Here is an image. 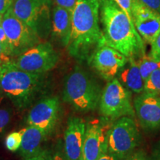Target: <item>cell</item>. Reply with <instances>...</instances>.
Returning a JSON list of instances; mask_svg holds the SVG:
<instances>
[{"label":"cell","mask_w":160,"mask_h":160,"mask_svg":"<svg viewBox=\"0 0 160 160\" xmlns=\"http://www.w3.org/2000/svg\"><path fill=\"white\" fill-rule=\"evenodd\" d=\"M103 43L126 57L139 59L146 54L145 42L133 23L113 0H100Z\"/></svg>","instance_id":"cell-1"},{"label":"cell","mask_w":160,"mask_h":160,"mask_svg":"<svg viewBox=\"0 0 160 160\" xmlns=\"http://www.w3.org/2000/svg\"><path fill=\"white\" fill-rule=\"evenodd\" d=\"M100 0H77L72 11V26L68 53L80 61L88 59L100 45H104L99 25Z\"/></svg>","instance_id":"cell-2"},{"label":"cell","mask_w":160,"mask_h":160,"mask_svg":"<svg viewBox=\"0 0 160 160\" xmlns=\"http://www.w3.org/2000/svg\"><path fill=\"white\" fill-rule=\"evenodd\" d=\"M0 85L15 107L24 110L42 94L47 86V79L44 73L22 71L10 62L2 65Z\"/></svg>","instance_id":"cell-3"},{"label":"cell","mask_w":160,"mask_h":160,"mask_svg":"<svg viewBox=\"0 0 160 160\" xmlns=\"http://www.w3.org/2000/svg\"><path fill=\"white\" fill-rule=\"evenodd\" d=\"M102 92L99 84L87 71L76 67L66 77L63 100L77 111H93L99 107Z\"/></svg>","instance_id":"cell-4"},{"label":"cell","mask_w":160,"mask_h":160,"mask_svg":"<svg viewBox=\"0 0 160 160\" xmlns=\"http://www.w3.org/2000/svg\"><path fill=\"white\" fill-rule=\"evenodd\" d=\"M99 108L101 115L108 121L114 122L124 117L136 118L131 92L116 78L102 90Z\"/></svg>","instance_id":"cell-5"},{"label":"cell","mask_w":160,"mask_h":160,"mask_svg":"<svg viewBox=\"0 0 160 160\" xmlns=\"http://www.w3.org/2000/svg\"><path fill=\"white\" fill-rule=\"evenodd\" d=\"M108 152L124 160L140 142V133L134 119L124 117L113 122L106 133Z\"/></svg>","instance_id":"cell-6"},{"label":"cell","mask_w":160,"mask_h":160,"mask_svg":"<svg viewBox=\"0 0 160 160\" xmlns=\"http://www.w3.org/2000/svg\"><path fill=\"white\" fill-rule=\"evenodd\" d=\"M51 2L49 0H14L11 9L17 17L27 24L41 39L51 31Z\"/></svg>","instance_id":"cell-7"},{"label":"cell","mask_w":160,"mask_h":160,"mask_svg":"<svg viewBox=\"0 0 160 160\" xmlns=\"http://www.w3.org/2000/svg\"><path fill=\"white\" fill-rule=\"evenodd\" d=\"M1 25L8 40L11 56L19 57L24 52L41 42L39 37L27 24L19 19L11 8L3 14Z\"/></svg>","instance_id":"cell-8"},{"label":"cell","mask_w":160,"mask_h":160,"mask_svg":"<svg viewBox=\"0 0 160 160\" xmlns=\"http://www.w3.org/2000/svg\"><path fill=\"white\" fill-rule=\"evenodd\" d=\"M59 59V53L50 42H40L17 59L11 62L15 67L33 73H45L54 68Z\"/></svg>","instance_id":"cell-9"},{"label":"cell","mask_w":160,"mask_h":160,"mask_svg":"<svg viewBox=\"0 0 160 160\" xmlns=\"http://www.w3.org/2000/svg\"><path fill=\"white\" fill-rule=\"evenodd\" d=\"M88 64L100 77L109 82L122 70L128 58L113 48L100 45L88 59Z\"/></svg>","instance_id":"cell-10"},{"label":"cell","mask_w":160,"mask_h":160,"mask_svg":"<svg viewBox=\"0 0 160 160\" xmlns=\"http://www.w3.org/2000/svg\"><path fill=\"white\" fill-rule=\"evenodd\" d=\"M136 118L140 126L146 131L160 128V95L143 93L136 97L133 102Z\"/></svg>","instance_id":"cell-11"},{"label":"cell","mask_w":160,"mask_h":160,"mask_svg":"<svg viewBox=\"0 0 160 160\" xmlns=\"http://www.w3.org/2000/svg\"><path fill=\"white\" fill-rule=\"evenodd\" d=\"M59 102L57 97L39 100L32 107L28 115V125L39 128L47 133L53 131L59 117Z\"/></svg>","instance_id":"cell-12"},{"label":"cell","mask_w":160,"mask_h":160,"mask_svg":"<svg viewBox=\"0 0 160 160\" xmlns=\"http://www.w3.org/2000/svg\"><path fill=\"white\" fill-rule=\"evenodd\" d=\"M108 128H106V126L98 119L86 124L85 139L79 160H98L108 152L106 133Z\"/></svg>","instance_id":"cell-13"},{"label":"cell","mask_w":160,"mask_h":160,"mask_svg":"<svg viewBox=\"0 0 160 160\" xmlns=\"http://www.w3.org/2000/svg\"><path fill=\"white\" fill-rule=\"evenodd\" d=\"M86 131V123L79 117L68 122L64 136V153L67 160H79Z\"/></svg>","instance_id":"cell-14"},{"label":"cell","mask_w":160,"mask_h":160,"mask_svg":"<svg viewBox=\"0 0 160 160\" xmlns=\"http://www.w3.org/2000/svg\"><path fill=\"white\" fill-rule=\"evenodd\" d=\"M72 26V11L53 6L51 14L52 34L62 45L67 47Z\"/></svg>","instance_id":"cell-15"},{"label":"cell","mask_w":160,"mask_h":160,"mask_svg":"<svg viewBox=\"0 0 160 160\" xmlns=\"http://www.w3.org/2000/svg\"><path fill=\"white\" fill-rule=\"evenodd\" d=\"M22 131V137L19 150L20 154L25 159L37 154L41 150V145L47 137V133L39 128L31 125H28Z\"/></svg>","instance_id":"cell-16"},{"label":"cell","mask_w":160,"mask_h":160,"mask_svg":"<svg viewBox=\"0 0 160 160\" xmlns=\"http://www.w3.org/2000/svg\"><path fill=\"white\" fill-rule=\"evenodd\" d=\"M119 80L131 92L137 94L143 93L145 80L140 73L137 59L128 58L127 65L119 72Z\"/></svg>","instance_id":"cell-17"},{"label":"cell","mask_w":160,"mask_h":160,"mask_svg":"<svg viewBox=\"0 0 160 160\" xmlns=\"http://www.w3.org/2000/svg\"><path fill=\"white\" fill-rule=\"evenodd\" d=\"M136 29L144 42L151 45L160 33V15L154 13L150 17L133 20Z\"/></svg>","instance_id":"cell-18"},{"label":"cell","mask_w":160,"mask_h":160,"mask_svg":"<svg viewBox=\"0 0 160 160\" xmlns=\"http://www.w3.org/2000/svg\"><path fill=\"white\" fill-rule=\"evenodd\" d=\"M140 73L143 79L145 80L152 72L160 68V60L153 59L149 55H143L137 59Z\"/></svg>","instance_id":"cell-19"},{"label":"cell","mask_w":160,"mask_h":160,"mask_svg":"<svg viewBox=\"0 0 160 160\" xmlns=\"http://www.w3.org/2000/svg\"><path fill=\"white\" fill-rule=\"evenodd\" d=\"M144 92L160 95V68L152 72L145 80Z\"/></svg>","instance_id":"cell-20"},{"label":"cell","mask_w":160,"mask_h":160,"mask_svg":"<svg viewBox=\"0 0 160 160\" xmlns=\"http://www.w3.org/2000/svg\"><path fill=\"white\" fill-rule=\"evenodd\" d=\"M22 131L13 132L8 136L5 139V146L10 151L15 152L19 149L22 143Z\"/></svg>","instance_id":"cell-21"},{"label":"cell","mask_w":160,"mask_h":160,"mask_svg":"<svg viewBox=\"0 0 160 160\" xmlns=\"http://www.w3.org/2000/svg\"><path fill=\"white\" fill-rule=\"evenodd\" d=\"M53 159V152L46 148H42L37 154L33 157L25 159L24 160H52Z\"/></svg>","instance_id":"cell-22"},{"label":"cell","mask_w":160,"mask_h":160,"mask_svg":"<svg viewBox=\"0 0 160 160\" xmlns=\"http://www.w3.org/2000/svg\"><path fill=\"white\" fill-rule=\"evenodd\" d=\"M11 111L5 108L0 109V133L2 132L11 119Z\"/></svg>","instance_id":"cell-23"},{"label":"cell","mask_w":160,"mask_h":160,"mask_svg":"<svg viewBox=\"0 0 160 160\" xmlns=\"http://www.w3.org/2000/svg\"><path fill=\"white\" fill-rule=\"evenodd\" d=\"M151 45V48L148 55L153 59L160 60V33Z\"/></svg>","instance_id":"cell-24"},{"label":"cell","mask_w":160,"mask_h":160,"mask_svg":"<svg viewBox=\"0 0 160 160\" xmlns=\"http://www.w3.org/2000/svg\"><path fill=\"white\" fill-rule=\"evenodd\" d=\"M113 1L119 5L120 8L125 12L130 19H133L131 13V5L133 0H113Z\"/></svg>","instance_id":"cell-25"},{"label":"cell","mask_w":160,"mask_h":160,"mask_svg":"<svg viewBox=\"0 0 160 160\" xmlns=\"http://www.w3.org/2000/svg\"><path fill=\"white\" fill-rule=\"evenodd\" d=\"M148 8L160 15V0H138Z\"/></svg>","instance_id":"cell-26"},{"label":"cell","mask_w":160,"mask_h":160,"mask_svg":"<svg viewBox=\"0 0 160 160\" xmlns=\"http://www.w3.org/2000/svg\"><path fill=\"white\" fill-rule=\"evenodd\" d=\"M77 0H53V3L54 6L63 8L72 11L74 8Z\"/></svg>","instance_id":"cell-27"},{"label":"cell","mask_w":160,"mask_h":160,"mask_svg":"<svg viewBox=\"0 0 160 160\" xmlns=\"http://www.w3.org/2000/svg\"><path fill=\"white\" fill-rule=\"evenodd\" d=\"M9 56H11V50L9 48L0 43V59H2L5 64L9 63L11 62Z\"/></svg>","instance_id":"cell-28"},{"label":"cell","mask_w":160,"mask_h":160,"mask_svg":"<svg viewBox=\"0 0 160 160\" xmlns=\"http://www.w3.org/2000/svg\"><path fill=\"white\" fill-rule=\"evenodd\" d=\"M52 160H67L65 153H64V149L62 148V146L60 141L57 145L54 152L53 153V159Z\"/></svg>","instance_id":"cell-29"},{"label":"cell","mask_w":160,"mask_h":160,"mask_svg":"<svg viewBox=\"0 0 160 160\" xmlns=\"http://www.w3.org/2000/svg\"><path fill=\"white\" fill-rule=\"evenodd\" d=\"M124 160H149L145 152L142 151H134Z\"/></svg>","instance_id":"cell-30"},{"label":"cell","mask_w":160,"mask_h":160,"mask_svg":"<svg viewBox=\"0 0 160 160\" xmlns=\"http://www.w3.org/2000/svg\"><path fill=\"white\" fill-rule=\"evenodd\" d=\"M14 0H0V13L4 14L11 7Z\"/></svg>","instance_id":"cell-31"},{"label":"cell","mask_w":160,"mask_h":160,"mask_svg":"<svg viewBox=\"0 0 160 160\" xmlns=\"http://www.w3.org/2000/svg\"><path fill=\"white\" fill-rule=\"evenodd\" d=\"M151 160H160V141L156 144L152 151Z\"/></svg>","instance_id":"cell-32"},{"label":"cell","mask_w":160,"mask_h":160,"mask_svg":"<svg viewBox=\"0 0 160 160\" xmlns=\"http://www.w3.org/2000/svg\"><path fill=\"white\" fill-rule=\"evenodd\" d=\"M0 43L9 48L8 37H7V36H6L5 32V31H4L2 26V25H0Z\"/></svg>","instance_id":"cell-33"},{"label":"cell","mask_w":160,"mask_h":160,"mask_svg":"<svg viewBox=\"0 0 160 160\" xmlns=\"http://www.w3.org/2000/svg\"><path fill=\"white\" fill-rule=\"evenodd\" d=\"M98 160H119L109 152H106Z\"/></svg>","instance_id":"cell-34"},{"label":"cell","mask_w":160,"mask_h":160,"mask_svg":"<svg viewBox=\"0 0 160 160\" xmlns=\"http://www.w3.org/2000/svg\"><path fill=\"white\" fill-rule=\"evenodd\" d=\"M5 94L4 93L2 89V88H1V85H0V104H1L2 102V100L4 99V97H5Z\"/></svg>","instance_id":"cell-35"},{"label":"cell","mask_w":160,"mask_h":160,"mask_svg":"<svg viewBox=\"0 0 160 160\" xmlns=\"http://www.w3.org/2000/svg\"><path fill=\"white\" fill-rule=\"evenodd\" d=\"M2 19H3V14H1V13H0V25H1L2 22Z\"/></svg>","instance_id":"cell-36"},{"label":"cell","mask_w":160,"mask_h":160,"mask_svg":"<svg viewBox=\"0 0 160 160\" xmlns=\"http://www.w3.org/2000/svg\"><path fill=\"white\" fill-rule=\"evenodd\" d=\"M5 62H4L3 61V60L2 59H0V65H5Z\"/></svg>","instance_id":"cell-37"},{"label":"cell","mask_w":160,"mask_h":160,"mask_svg":"<svg viewBox=\"0 0 160 160\" xmlns=\"http://www.w3.org/2000/svg\"><path fill=\"white\" fill-rule=\"evenodd\" d=\"M1 70H2V66L0 65V72H1Z\"/></svg>","instance_id":"cell-38"}]
</instances>
